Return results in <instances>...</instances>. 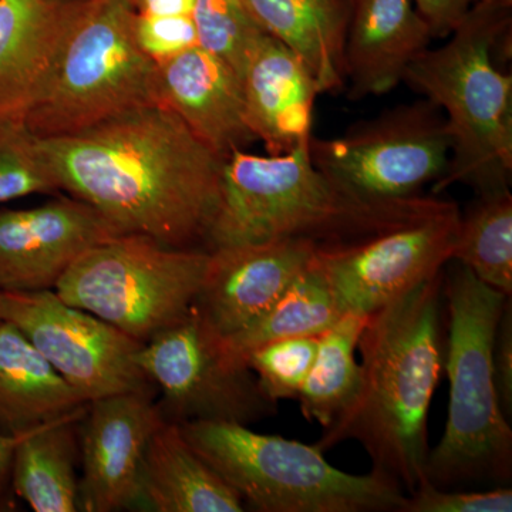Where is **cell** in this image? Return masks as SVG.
Here are the masks:
<instances>
[{"label":"cell","instance_id":"6da1fadb","mask_svg":"<svg viewBox=\"0 0 512 512\" xmlns=\"http://www.w3.org/2000/svg\"><path fill=\"white\" fill-rule=\"evenodd\" d=\"M60 192L86 202L121 235L204 249L224 157L160 104L43 138Z\"/></svg>","mask_w":512,"mask_h":512},{"label":"cell","instance_id":"7a4b0ae2","mask_svg":"<svg viewBox=\"0 0 512 512\" xmlns=\"http://www.w3.org/2000/svg\"><path fill=\"white\" fill-rule=\"evenodd\" d=\"M443 282L444 269L369 315L355 400L315 443L325 453L356 441L406 495L427 483L429 412L446 355Z\"/></svg>","mask_w":512,"mask_h":512},{"label":"cell","instance_id":"3957f363","mask_svg":"<svg viewBox=\"0 0 512 512\" xmlns=\"http://www.w3.org/2000/svg\"><path fill=\"white\" fill-rule=\"evenodd\" d=\"M312 136L288 153L258 156L235 150L224 158L220 200L205 251L279 239L342 247L454 204L424 195L386 200L356 194L315 167L309 151Z\"/></svg>","mask_w":512,"mask_h":512},{"label":"cell","instance_id":"277c9868","mask_svg":"<svg viewBox=\"0 0 512 512\" xmlns=\"http://www.w3.org/2000/svg\"><path fill=\"white\" fill-rule=\"evenodd\" d=\"M511 9L476 0L446 45L424 50L404 73L447 120L450 163L433 195L454 184L477 195L510 190L512 76L494 66L493 49L511 30Z\"/></svg>","mask_w":512,"mask_h":512},{"label":"cell","instance_id":"5b68a950","mask_svg":"<svg viewBox=\"0 0 512 512\" xmlns=\"http://www.w3.org/2000/svg\"><path fill=\"white\" fill-rule=\"evenodd\" d=\"M443 293L450 397L443 437L427 457L426 481L443 490L501 487L512 478V430L495 387L491 352L511 296L457 262L444 271Z\"/></svg>","mask_w":512,"mask_h":512},{"label":"cell","instance_id":"8992f818","mask_svg":"<svg viewBox=\"0 0 512 512\" xmlns=\"http://www.w3.org/2000/svg\"><path fill=\"white\" fill-rule=\"evenodd\" d=\"M192 448L258 512H400L406 493L389 477L333 467L315 444L231 421L178 424Z\"/></svg>","mask_w":512,"mask_h":512},{"label":"cell","instance_id":"52a82bcc","mask_svg":"<svg viewBox=\"0 0 512 512\" xmlns=\"http://www.w3.org/2000/svg\"><path fill=\"white\" fill-rule=\"evenodd\" d=\"M134 0H89L26 124L67 136L123 111L157 104V64L137 46Z\"/></svg>","mask_w":512,"mask_h":512},{"label":"cell","instance_id":"ba28073f","mask_svg":"<svg viewBox=\"0 0 512 512\" xmlns=\"http://www.w3.org/2000/svg\"><path fill=\"white\" fill-rule=\"evenodd\" d=\"M208 262L205 249L117 235L80 256L53 291L144 345L191 312Z\"/></svg>","mask_w":512,"mask_h":512},{"label":"cell","instance_id":"9c48e42d","mask_svg":"<svg viewBox=\"0 0 512 512\" xmlns=\"http://www.w3.org/2000/svg\"><path fill=\"white\" fill-rule=\"evenodd\" d=\"M309 151L315 167L342 187L394 200L416 197L443 177L451 137L443 111L424 99L359 121L342 136H312Z\"/></svg>","mask_w":512,"mask_h":512},{"label":"cell","instance_id":"30bf717a","mask_svg":"<svg viewBox=\"0 0 512 512\" xmlns=\"http://www.w3.org/2000/svg\"><path fill=\"white\" fill-rule=\"evenodd\" d=\"M221 338L192 306L171 328L141 345L136 363L160 390L164 419L254 424L278 413L249 367L229 365Z\"/></svg>","mask_w":512,"mask_h":512},{"label":"cell","instance_id":"8fae6325","mask_svg":"<svg viewBox=\"0 0 512 512\" xmlns=\"http://www.w3.org/2000/svg\"><path fill=\"white\" fill-rule=\"evenodd\" d=\"M13 323L87 403L113 394L156 390L136 363L137 342L106 320L59 298L53 289L2 292Z\"/></svg>","mask_w":512,"mask_h":512},{"label":"cell","instance_id":"7c38bea8","mask_svg":"<svg viewBox=\"0 0 512 512\" xmlns=\"http://www.w3.org/2000/svg\"><path fill=\"white\" fill-rule=\"evenodd\" d=\"M461 211L456 202L423 220L342 247L319 248L316 264L342 315L369 316L451 262Z\"/></svg>","mask_w":512,"mask_h":512},{"label":"cell","instance_id":"4fadbf2b","mask_svg":"<svg viewBox=\"0 0 512 512\" xmlns=\"http://www.w3.org/2000/svg\"><path fill=\"white\" fill-rule=\"evenodd\" d=\"M156 390L101 397L80 426L79 510L113 512L140 504V473L153 434L165 423Z\"/></svg>","mask_w":512,"mask_h":512},{"label":"cell","instance_id":"5bb4252c","mask_svg":"<svg viewBox=\"0 0 512 512\" xmlns=\"http://www.w3.org/2000/svg\"><path fill=\"white\" fill-rule=\"evenodd\" d=\"M117 235L103 215L69 194L36 207L0 208V291L55 289L80 256Z\"/></svg>","mask_w":512,"mask_h":512},{"label":"cell","instance_id":"9a60e30c","mask_svg":"<svg viewBox=\"0 0 512 512\" xmlns=\"http://www.w3.org/2000/svg\"><path fill=\"white\" fill-rule=\"evenodd\" d=\"M318 249L305 239L214 249L194 309L221 339L228 338L268 311Z\"/></svg>","mask_w":512,"mask_h":512},{"label":"cell","instance_id":"2e32d148","mask_svg":"<svg viewBox=\"0 0 512 512\" xmlns=\"http://www.w3.org/2000/svg\"><path fill=\"white\" fill-rule=\"evenodd\" d=\"M87 2L0 0V120L26 121Z\"/></svg>","mask_w":512,"mask_h":512},{"label":"cell","instance_id":"e0dca14e","mask_svg":"<svg viewBox=\"0 0 512 512\" xmlns=\"http://www.w3.org/2000/svg\"><path fill=\"white\" fill-rule=\"evenodd\" d=\"M157 104L173 111L221 157L256 141L248 126L241 74L204 47L157 64Z\"/></svg>","mask_w":512,"mask_h":512},{"label":"cell","instance_id":"ac0fdd59","mask_svg":"<svg viewBox=\"0 0 512 512\" xmlns=\"http://www.w3.org/2000/svg\"><path fill=\"white\" fill-rule=\"evenodd\" d=\"M343 70L352 100L383 96L403 82L404 73L433 35L414 0H350Z\"/></svg>","mask_w":512,"mask_h":512},{"label":"cell","instance_id":"d6986e66","mask_svg":"<svg viewBox=\"0 0 512 512\" xmlns=\"http://www.w3.org/2000/svg\"><path fill=\"white\" fill-rule=\"evenodd\" d=\"M242 83L248 126L268 154L288 153L312 136L320 90L302 60L284 43L262 37L249 57Z\"/></svg>","mask_w":512,"mask_h":512},{"label":"cell","instance_id":"ffe728a7","mask_svg":"<svg viewBox=\"0 0 512 512\" xmlns=\"http://www.w3.org/2000/svg\"><path fill=\"white\" fill-rule=\"evenodd\" d=\"M140 501L157 512L245 510L239 495L171 421H165L148 441L140 473Z\"/></svg>","mask_w":512,"mask_h":512},{"label":"cell","instance_id":"44dd1931","mask_svg":"<svg viewBox=\"0 0 512 512\" xmlns=\"http://www.w3.org/2000/svg\"><path fill=\"white\" fill-rule=\"evenodd\" d=\"M269 36L292 50L318 84L320 94L345 89L350 0H245Z\"/></svg>","mask_w":512,"mask_h":512},{"label":"cell","instance_id":"7402d4cb","mask_svg":"<svg viewBox=\"0 0 512 512\" xmlns=\"http://www.w3.org/2000/svg\"><path fill=\"white\" fill-rule=\"evenodd\" d=\"M87 402L13 323L0 322V431L18 436Z\"/></svg>","mask_w":512,"mask_h":512},{"label":"cell","instance_id":"603a6c76","mask_svg":"<svg viewBox=\"0 0 512 512\" xmlns=\"http://www.w3.org/2000/svg\"><path fill=\"white\" fill-rule=\"evenodd\" d=\"M87 404L20 434L10 480L16 494L35 512L79 511L77 464Z\"/></svg>","mask_w":512,"mask_h":512},{"label":"cell","instance_id":"cb8c5ba5","mask_svg":"<svg viewBox=\"0 0 512 512\" xmlns=\"http://www.w3.org/2000/svg\"><path fill=\"white\" fill-rule=\"evenodd\" d=\"M338 303L315 259L265 313L228 338L221 339L229 365L248 367L254 350L276 340L320 336L342 318Z\"/></svg>","mask_w":512,"mask_h":512},{"label":"cell","instance_id":"d4e9b609","mask_svg":"<svg viewBox=\"0 0 512 512\" xmlns=\"http://www.w3.org/2000/svg\"><path fill=\"white\" fill-rule=\"evenodd\" d=\"M369 316L343 315L319 336L318 352L296 399L306 420L328 429L348 409L359 389L357 343Z\"/></svg>","mask_w":512,"mask_h":512},{"label":"cell","instance_id":"484cf974","mask_svg":"<svg viewBox=\"0 0 512 512\" xmlns=\"http://www.w3.org/2000/svg\"><path fill=\"white\" fill-rule=\"evenodd\" d=\"M477 197L466 214H461L451 262L466 266L483 284L511 296V191Z\"/></svg>","mask_w":512,"mask_h":512},{"label":"cell","instance_id":"4316f807","mask_svg":"<svg viewBox=\"0 0 512 512\" xmlns=\"http://www.w3.org/2000/svg\"><path fill=\"white\" fill-rule=\"evenodd\" d=\"M37 194H60L43 137L23 120H0V205Z\"/></svg>","mask_w":512,"mask_h":512},{"label":"cell","instance_id":"83f0119b","mask_svg":"<svg viewBox=\"0 0 512 512\" xmlns=\"http://www.w3.org/2000/svg\"><path fill=\"white\" fill-rule=\"evenodd\" d=\"M194 22L200 46L244 74L256 45L268 35L245 0H195Z\"/></svg>","mask_w":512,"mask_h":512},{"label":"cell","instance_id":"f1b7e54d","mask_svg":"<svg viewBox=\"0 0 512 512\" xmlns=\"http://www.w3.org/2000/svg\"><path fill=\"white\" fill-rule=\"evenodd\" d=\"M319 336L276 340L254 350L247 365L272 400L296 399L311 372Z\"/></svg>","mask_w":512,"mask_h":512},{"label":"cell","instance_id":"f546056e","mask_svg":"<svg viewBox=\"0 0 512 512\" xmlns=\"http://www.w3.org/2000/svg\"><path fill=\"white\" fill-rule=\"evenodd\" d=\"M512 490L507 485L485 490H443L429 483L407 495L400 512H511Z\"/></svg>","mask_w":512,"mask_h":512},{"label":"cell","instance_id":"4dcf8cb0","mask_svg":"<svg viewBox=\"0 0 512 512\" xmlns=\"http://www.w3.org/2000/svg\"><path fill=\"white\" fill-rule=\"evenodd\" d=\"M134 37L137 46L156 64L200 46L194 16L141 15L134 18Z\"/></svg>","mask_w":512,"mask_h":512},{"label":"cell","instance_id":"1f68e13d","mask_svg":"<svg viewBox=\"0 0 512 512\" xmlns=\"http://www.w3.org/2000/svg\"><path fill=\"white\" fill-rule=\"evenodd\" d=\"M493 372L495 387L500 397L501 407L508 420L512 417V303L505 305L495 330L493 352Z\"/></svg>","mask_w":512,"mask_h":512},{"label":"cell","instance_id":"d6a6232c","mask_svg":"<svg viewBox=\"0 0 512 512\" xmlns=\"http://www.w3.org/2000/svg\"><path fill=\"white\" fill-rule=\"evenodd\" d=\"M474 2L476 0H414L420 15L429 23L433 39L450 35Z\"/></svg>","mask_w":512,"mask_h":512},{"label":"cell","instance_id":"836d02e7","mask_svg":"<svg viewBox=\"0 0 512 512\" xmlns=\"http://www.w3.org/2000/svg\"><path fill=\"white\" fill-rule=\"evenodd\" d=\"M20 439L18 436H9V434L0 431V491L10 478V467H12L13 451Z\"/></svg>","mask_w":512,"mask_h":512},{"label":"cell","instance_id":"e575fe53","mask_svg":"<svg viewBox=\"0 0 512 512\" xmlns=\"http://www.w3.org/2000/svg\"><path fill=\"white\" fill-rule=\"evenodd\" d=\"M487 2L497 3V5L507 6V8H512V0H487Z\"/></svg>","mask_w":512,"mask_h":512},{"label":"cell","instance_id":"d590c367","mask_svg":"<svg viewBox=\"0 0 512 512\" xmlns=\"http://www.w3.org/2000/svg\"><path fill=\"white\" fill-rule=\"evenodd\" d=\"M3 320V298L2 291H0V322Z\"/></svg>","mask_w":512,"mask_h":512}]
</instances>
